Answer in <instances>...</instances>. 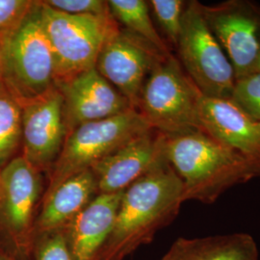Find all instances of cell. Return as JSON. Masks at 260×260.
Segmentation results:
<instances>
[{
    "mask_svg": "<svg viewBox=\"0 0 260 260\" xmlns=\"http://www.w3.org/2000/svg\"><path fill=\"white\" fill-rule=\"evenodd\" d=\"M3 83L20 106L56 88L54 57L42 23L41 1L6 38Z\"/></svg>",
    "mask_w": 260,
    "mask_h": 260,
    "instance_id": "cell-3",
    "label": "cell"
},
{
    "mask_svg": "<svg viewBox=\"0 0 260 260\" xmlns=\"http://www.w3.org/2000/svg\"><path fill=\"white\" fill-rule=\"evenodd\" d=\"M150 130L152 128L136 109L78 126L66 138L51 169L46 193L67 178L90 170L103 158Z\"/></svg>",
    "mask_w": 260,
    "mask_h": 260,
    "instance_id": "cell-5",
    "label": "cell"
},
{
    "mask_svg": "<svg viewBox=\"0 0 260 260\" xmlns=\"http://www.w3.org/2000/svg\"><path fill=\"white\" fill-rule=\"evenodd\" d=\"M199 123L201 131L260 169V120L245 113L231 100L202 95Z\"/></svg>",
    "mask_w": 260,
    "mask_h": 260,
    "instance_id": "cell-14",
    "label": "cell"
},
{
    "mask_svg": "<svg viewBox=\"0 0 260 260\" xmlns=\"http://www.w3.org/2000/svg\"><path fill=\"white\" fill-rule=\"evenodd\" d=\"M20 107L21 155L41 173L50 170L67 138L63 96L55 88Z\"/></svg>",
    "mask_w": 260,
    "mask_h": 260,
    "instance_id": "cell-11",
    "label": "cell"
},
{
    "mask_svg": "<svg viewBox=\"0 0 260 260\" xmlns=\"http://www.w3.org/2000/svg\"><path fill=\"white\" fill-rule=\"evenodd\" d=\"M255 73H260V58L259 61H258V64H257V67H256V71H255ZM254 73V74H255Z\"/></svg>",
    "mask_w": 260,
    "mask_h": 260,
    "instance_id": "cell-27",
    "label": "cell"
},
{
    "mask_svg": "<svg viewBox=\"0 0 260 260\" xmlns=\"http://www.w3.org/2000/svg\"><path fill=\"white\" fill-rule=\"evenodd\" d=\"M114 19L121 22L127 31L155 47L161 53L171 54L167 44L158 34L149 16V4L144 0L107 1Z\"/></svg>",
    "mask_w": 260,
    "mask_h": 260,
    "instance_id": "cell-18",
    "label": "cell"
},
{
    "mask_svg": "<svg viewBox=\"0 0 260 260\" xmlns=\"http://www.w3.org/2000/svg\"><path fill=\"white\" fill-rule=\"evenodd\" d=\"M202 95L179 60L170 54L150 72L140 95L137 111L152 129L165 135L200 130Z\"/></svg>",
    "mask_w": 260,
    "mask_h": 260,
    "instance_id": "cell-4",
    "label": "cell"
},
{
    "mask_svg": "<svg viewBox=\"0 0 260 260\" xmlns=\"http://www.w3.org/2000/svg\"><path fill=\"white\" fill-rule=\"evenodd\" d=\"M166 138L167 135L150 130L94 164L91 170L99 194L123 192L136 180L168 162Z\"/></svg>",
    "mask_w": 260,
    "mask_h": 260,
    "instance_id": "cell-12",
    "label": "cell"
},
{
    "mask_svg": "<svg viewBox=\"0 0 260 260\" xmlns=\"http://www.w3.org/2000/svg\"><path fill=\"white\" fill-rule=\"evenodd\" d=\"M231 101L252 118L260 120V73L236 80Z\"/></svg>",
    "mask_w": 260,
    "mask_h": 260,
    "instance_id": "cell-22",
    "label": "cell"
},
{
    "mask_svg": "<svg viewBox=\"0 0 260 260\" xmlns=\"http://www.w3.org/2000/svg\"><path fill=\"white\" fill-rule=\"evenodd\" d=\"M7 35H0V83H3V57H4V47Z\"/></svg>",
    "mask_w": 260,
    "mask_h": 260,
    "instance_id": "cell-25",
    "label": "cell"
},
{
    "mask_svg": "<svg viewBox=\"0 0 260 260\" xmlns=\"http://www.w3.org/2000/svg\"><path fill=\"white\" fill-rule=\"evenodd\" d=\"M123 192L99 194L64 228L74 260H96L115 225Z\"/></svg>",
    "mask_w": 260,
    "mask_h": 260,
    "instance_id": "cell-15",
    "label": "cell"
},
{
    "mask_svg": "<svg viewBox=\"0 0 260 260\" xmlns=\"http://www.w3.org/2000/svg\"><path fill=\"white\" fill-rule=\"evenodd\" d=\"M41 174L22 155L0 170V234L18 256L31 253L43 192Z\"/></svg>",
    "mask_w": 260,
    "mask_h": 260,
    "instance_id": "cell-8",
    "label": "cell"
},
{
    "mask_svg": "<svg viewBox=\"0 0 260 260\" xmlns=\"http://www.w3.org/2000/svg\"><path fill=\"white\" fill-rule=\"evenodd\" d=\"M165 152L185 202L211 205L234 186L260 177L254 163L201 130L167 135Z\"/></svg>",
    "mask_w": 260,
    "mask_h": 260,
    "instance_id": "cell-2",
    "label": "cell"
},
{
    "mask_svg": "<svg viewBox=\"0 0 260 260\" xmlns=\"http://www.w3.org/2000/svg\"><path fill=\"white\" fill-rule=\"evenodd\" d=\"M21 145V107L4 83H0V170Z\"/></svg>",
    "mask_w": 260,
    "mask_h": 260,
    "instance_id": "cell-19",
    "label": "cell"
},
{
    "mask_svg": "<svg viewBox=\"0 0 260 260\" xmlns=\"http://www.w3.org/2000/svg\"><path fill=\"white\" fill-rule=\"evenodd\" d=\"M98 195V183L91 169L67 178L44 196L34 235L64 229Z\"/></svg>",
    "mask_w": 260,
    "mask_h": 260,
    "instance_id": "cell-16",
    "label": "cell"
},
{
    "mask_svg": "<svg viewBox=\"0 0 260 260\" xmlns=\"http://www.w3.org/2000/svg\"><path fill=\"white\" fill-rule=\"evenodd\" d=\"M0 260H18L12 256L11 253H7L5 251H0Z\"/></svg>",
    "mask_w": 260,
    "mask_h": 260,
    "instance_id": "cell-26",
    "label": "cell"
},
{
    "mask_svg": "<svg viewBox=\"0 0 260 260\" xmlns=\"http://www.w3.org/2000/svg\"><path fill=\"white\" fill-rule=\"evenodd\" d=\"M177 47L184 72L203 95L232 99L236 82L233 66L208 27L199 1L186 3Z\"/></svg>",
    "mask_w": 260,
    "mask_h": 260,
    "instance_id": "cell-7",
    "label": "cell"
},
{
    "mask_svg": "<svg viewBox=\"0 0 260 260\" xmlns=\"http://www.w3.org/2000/svg\"><path fill=\"white\" fill-rule=\"evenodd\" d=\"M33 0H0V35H7L32 9Z\"/></svg>",
    "mask_w": 260,
    "mask_h": 260,
    "instance_id": "cell-24",
    "label": "cell"
},
{
    "mask_svg": "<svg viewBox=\"0 0 260 260\" xmlns=\"http://www.w3.org/2000/svg\"><path fill=\"white\" fill-rule=\"evenodd\" d=\"M205 21L238 80L256 71L260 58V7L247 0L204 5Z\"/></svg>",
    "mask_w": 260,
    "mask_h": 260,
    "instance_id": "cell-9",
    "label": "cell"
},
{
    "mask_svg": "<svg viewBox=\"0 0 260 260\" xmlns=\"http://www.w3.org/2000/svg\"><path fill=\"white\" fill-rule=\"evenodd\" d=\"M166 56L117 24L106 38L94 69L137 110L148 76Z\"/></svg>",
    "mask_w": 260,
    "mask_h": 260,
    "instance_id": "cell-10",
    "label": "cell"
},
{
    "mask_svg": "<svg viewBox=\"0 0 260 260\" xmlns=\"http://www.w3.org/2000/svg\"><path fill=\"white\" fill-rule=\"evenodd\" d=\"M149 3L169 41L177 47L187 2L182 0H151Z\"/></svg>",
    "mask_w": 260,
    "mask_h": 260,
    "instance_id": "cell-21",
    "label": "cell"
},
{
    "mask_svg": "<svg viewBox=\"0 0 260 260\" xmlns=\"http://www.w3.org/2000/svg\"><path fill=\"white\" fill-rule=\"evenodd\" d=\"M41 18L54 57L55 84L94 69L106 38L117 25L112 15H69L42 1Z\"/></svg>",
    "mask_w": 260,
    "mask_h": 260,
    "instance_id": "cell-6",
    "label": "cell"
},
{
    "mask_svg": "<svg viewBox=\"0 0 260 260\" xmlns=\"http://www.w3.org/2000/svg\"><path fill=\"white\" fill-rule=\"evenodd\" d=\"M185 202L183 184L166 162L121 196L115 225L96 260H123L172 223Z\"/></svg>",
    "mask_w": 260,
    "mask_h": 260,
    "instance_id": "cell-1",
    "label": "cell"
},
{
    "mask_svg": "<svg viewBox=\"0 0 260 260\" xmlns=\"http://www.w3.org/2000/svg\"><path fill=\"white\" fill-rule=\"evenodd\" d=\"M257 243L245 233L177 238L160 260H258Z\"/></svg>",
    "mask_w": 260,
    "mask_h": 260,
    "instance_id": "cell-17",
    "label": "cell"
},
{
    "mask_svg": "<svg viewBox=\"0 0 260 260\" xmlns=\"http://www.w3.org/2000/svg\"><path fill=\"white\" fill-rule=\"evenodd\" d=\"M63 96L67 136L87 122L135 109L95 69L56 84Z\"/></svg>",
    "mask_w": 260,
    "mask_h": 260,
    "instance_id": "cell-13",
    "label": "cell"
},
{
    "mask_svg": "<svg viewBox=\"0 0 260 260\" xmlns=\"http://www.w3.org/2000/svg\"><path fill=\"white\" fill-rule=\"evenodd\" d=\"M31 253L34 260H74L64 229L35 234Z\"/></svg>",
    "mask_w": 260,
    "mask_h": 260,
    "instance_id": "cell-20",
    "label": "cell"
},
{
    "mask_svg": "<svg viewBox=\"0 0 260 260\" xmlns=\"http://www.w3.org/2000/svg\"><path fill=\"white\" fill-rule=\"evenodd\" d=\"M42 2L51 9L69 15H111L107 1L103 0H47Z\"/></svg>",
    "mask_w": 260,
    "mask_h": 260,
    "instance_id": "cell-23",
    "label": "cell"
}]
</instances>
